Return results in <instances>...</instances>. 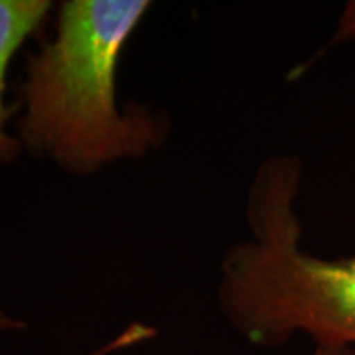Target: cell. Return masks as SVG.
<instances>
[{"label":"cell","mask_w":355,"mask_h":355,"mask_svg":"<svg viewBox=\"0 0 355 355\" xmlns=\"http://www.w3.org/2000/svg\"><path fill=\"white\" fill-rule=\"evenodd\" d=\"M352 349H330V347H316L312 355H349Z\"/></svg>","instance_id":"4"},{"label":"cell","mask_w":355,"mask_h":355,"mask_svg":"<svg viewBox=\"0 0 355 355\" xmlns=\"http://www.w3.org/2000/svg\"><path fill=\"white\" fill-rule=\"evenodd\" d=\"M349 355H355V349H352V352H349Z\"/></svg>","instance_id":"5"},{"label":"cell","mask_w":355,"mask_h":355,"mask_svg":"<svg viewBox=\"0 0 355 355\" xmlns=\"http://www.w3.org/2000/svg\"><path fill=\"white\" fill-rule=\"evenodd\" d=\"M300 184L294 156H270L257 168L245 209L249 237L221 261L219 310L261 347L304 334L316 347L355 349V254L322 259L300 247Z\"/></svg>","instance_id":"2"},{"label":"cell","mask_w":355,"mask_h":355,"mask_svg":"<svg viewBox=\"0 0 355 355\" xmlns=\"http://www.w3.org/2000/svg\"><path fill=\"white\" fill-rule=\"evenodd\" d=\"M50 8L46 0H0V166L14 162L22 150L18 137L8 132V123L18 113L16 105L4 101L8 64L26 38L38 32Z\"/></svg>","instance_id":"3"},{"label":"cell","mask_w":355,"mask_h":355,"mask_svg":"<svg viewBox=\"0 0 355 355\" xmlns=\"http://www.w3.org/2000/svg\"><path fill=\"white\" fill-rule=\"evenodd\" d=\"M146 0H67L55 32L26 60L18 140L77 176L158 150L168 121L142 105L121 107L116 69Z\"/></svg>","instance_id":"1"}]
</instances>
